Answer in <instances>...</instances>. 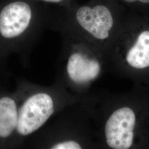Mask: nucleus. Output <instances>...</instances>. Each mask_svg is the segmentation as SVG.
<instances>
[{
	"label": "nucleus",
	"instance_id": "1",
	"mask_svg": "<svg viewBox=\"0 0 149 149\" xmlns=\"http://www.w3.org/2000/svg\"><path fill=\"white\" fill-rule=\"evenodd\" d=\"M50 10L37 0H7L0 4V61L15 53L28 67L33 49L48 28Z\"/></svg>",
	"mask_w": 149,
	"mask_h": 149
},
{
	"label": "nucleus",
	"instance_id": "2",
	"mask_svg": "<svg viewBox=\"0 0 149 149\" xmlns=\"http://www.w3.org/2000/svg\"><path fill=\"white\" fill-rule=\"evenodd\" d=\"M50 10L48 28L96 48L109 40L117 17L129 13L114 0H90Z\"/></svg>",
	"mask_w": 149,
	"mask_h": 149
},
{
	"label": "nucleus",
	"instance_id": "3",
	"mask_svg": "<svg viewBox=\"0 0 149 149\" xmlns=\"http://www.w3.org/2000/svg\"><path fill=\"white\" fill-rule=\"evenodd\" d=\"M19 104L18 122L13 149H20L27 139L43 128L65 107L77 98L55 82L40 85L21 79L17 81Z\"/></svg>",
	"mask_w": 149,
	"mask_h": 149
},
{
	"label": "nucleus",
	"instance_id": "4",
	"mask_svg": "<svg viewBox=\"0 0 149 149\" xmlns=\"http://www.w3.org/2000/svg\"><path fill=\"white\" fill-rule=\"evenodd\" d=\"M60 55L56 64L55 82L77 98V93L101 74V63L95 55L94 45L84 40L61 35Z\"/></svg>",
	"mask_w": 149,
	"mask_h": 149
},
{
	"label": "nucleus",
	"instance_id": "5",
	"mask_svg": "<svg viewBox=\"0 0 149 149\" xmlns=\"http://www.w3.org/2000/svg\"><path fill=\"white\" fill-rule=\"evenodd\" d=\"M65 107L43 128L27 139L23 149H81L80 128L73 105Z\"/></svg>",
	"mask_w": 149,
	"mask_h": 149
},
{
	"label": "nucleus",
	"instance_id": "6",
	"mask_svg": "<svg viewBox=\"0 0 149 149\" xmlns=\"http://www.w3.org/2000/svg\"><path fill=\"white\" fill-rule=\"evenodd\" d=\"M135 123V114L130 108L123 107L113 112L107 120L104 127L107 145L114 149L131 148Z\"/></svg>",
	"mask_w": 149,
	"mask_h": 149
},
{
	"label": "nucleus",
	"instance_id": "7",
	"mask_svg": "<svg viewBox=\"0 0 149 149\" xmlns=\"http://www.w3.org/2000/svg\"><path fill=\"white\" fill-rule=\"evenodd\" d=\"M18 91H0V148L13 149L18 122Z\"/></svg>",
	"mask_w": 149,
	"mask_h": 149
},
{
	"label": "nucleus",
	"instance_id": "8",
	"mask_svg": "<svg viewBox=\"0 0 149 149\" xmlns=\"http://www.w3.org/2000/svg\"><path fill=\"white\" fill-rule=\"evenodd\" d=\"M128 64L135 69L149 67V29L140 32L126 55Z\"/></svg>",
	"mask_w": 149,
	"mask_h": 149
},
{
	"label": "nucleus",
	"instance_id": "9",
	"mask_svg": "<svg viewBox=\"0 0 149 149\" xmlns=\"http://www.w3.org/2000/svg\"><path fill=\"white\" fill-rule=\"evenodd\" d=\"M130 13L149 15V0H114Z\"/></svg>",
	"mask_w": 149,
	"mask_h": 149
},
{
	"label": "nucleus",
	"instance_id": "10",
	"mask_svg": "<svg viewBox=\"0 0 149 149\" xmlns=\"http://www.w3.org/2000/svg\"><path fill=\"white\" fill-rule=\"evenodd\" d=\"M43 3L58 6L60 7H69L76 3V0H37Z\"/></svg>",
	"mask_w": 149,
	"mask_h": 149
}]
</instances>
